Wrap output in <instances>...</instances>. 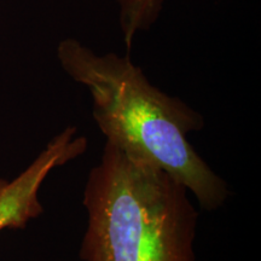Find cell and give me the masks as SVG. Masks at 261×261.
I'll use <instances>...</instances> for the list:
<instances>
[{"label": "cell", "instance_id": "cell-1", "mask_svg": "<svg viewBox=\"0 0 261 261\" xmlns=\"http://www.w3.org/2000/svg\"><path fill=\"white\" fill-rule=\"evenodd\" d=\"M57 57L65 73L92 98V116L107 143L144 160L181 182L204 211L223 207L227 184L189 142L203 117L179 98L150 84L128 56L97 55L76 39H64Z\"/></svg>", "mask_w": 261, "mask_h": 261}, {"label": "cell", "instance_id": "cell-2", "mask_svg": "<svg viewBox=\"0 0 261 261\" xmlns=\"http://www.w3.org/2000/svg\"><path fill=\"white\" fill-rule=\"evenodd\" d=\"M190 195L168 173L106 143L84 189L81 261H196Z\"/></svg>", "mask_w": 261, "mask_h": 261}, {"label": "cell", "instance_id": "cell-3", "mask_svg": "<svg viewBox=\"0 0 261 261\" xmlns=\"http://www.w3.org/2000/svg\"><path fill=\"white\" fill-rule=\"evenodd\" d=\"M87 148L85 137L75 127H68L55 137L23 173L12 181L0 179V231L22 228L44 210L38 192L52 169L83 155Z\"/></svg>", "mask_w": 261, "mask_h": 261}, {"label": "cell", "instance_id": "cell-4", "mask_svg": "<svg viewBox=\"0 0 261 261\" xmlns=\"http://www.w3.org/2000/svg\"><path fill=\"white\" fill-rule=\"evenodd\" d=\"M163 0H117L120 25L127 50L132 46L137 33L145 31L158 18Z\"/></svg>", "mask_w": 261, "mask_h": 261}]
</instances>
